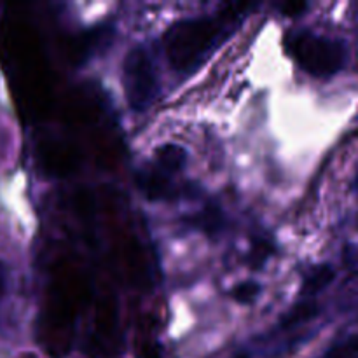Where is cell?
Listing matches in <instances>:
<instances>
[{"label": "cell", "mask_w": 358, "mask_h": 358, "mask_svg": "<svg viewBox=\"0 0 358 358\" xmlns=\"http://www.w3.org/2000/svg\"><path fill=\"white\" fill-rule=\"evenodd\" d=\"M241 16L245 13H240V7L231 6L217 16L187 17L171 24L163 37L170 65L182 73L198 69L240 23Z\"/></svg>", "instance_id": "6da1fadb"}, {"label": "cell", "mask_w": 358, "mask_h": 358, "mask_svg": "<svg viewBox=\"0 0 358 358\" xmlns=\"http://www.w3.org/2000/svg\"><path fill=\"white\" fill-rule=\"evenodd\" d=\"M285 48L297 65L317 79H329L339 73L348 58L341 41L310 30L290 31L285 37Z\"/></svg>", "instance_id": "7a4b0ae2"}, {"label": "cell", "mask_w": 358, "mask_h": 358, "mask_svg": "<svg viewBox=\"0 0 358 358\" xmlns=\"http://www.w3.org/2000/svg\"><path fill=\"white\" fill-rule=\"evenodd\" d=\"M122 87L126 100L135 112H143L154 103L159 93L156 66L142 45L129 49L122 63Z\"/></svg>", "instance_id": "3957f363"}, {"label": "cell", "mask_w": 358, "mask_h": 358, "mask_svg": "<svg viewBox=\"0 0 358 358\" xmlns=\"http://www.w3.org/2000/svg\"><path fill=\"white\" fill-rule=\"evenodd\" d=\"M136 187L150 201H171L180 194V189L173 182V177L163 173L156 166L143 168L136 175Z\"/></svg>", "instance_id": "277c9868"}, {"label": "cell", "mask_w": 358, "mask_h": 358, "mask_svg": "<svg viewBox=\"0 0 358 358\" xmlns=\"http://www.w3.org/2000/svg\"><path fill=\"white\" fill-rule=\"evenodd\" d=\"M185 163H187V150L177 143H164V145L157 147L154 152L152 164L170 177L180 173L185 168Z\"/></svg>", "instance_id": "5b68a950"}, {"label": "cell", "mask_w": 358, "mask_h": 358, "mask_svg": "<svg viewBox=\"0 0 358 358\" xmlns=\"http://www.w3.org/2000/svg\"><path fill=\"white\" fill-rule=\"evenodd\" d=\"M336 278V271L332 266L329 264H318L313 266L310 271L304 275L303 287H301V294L306 297L317 296L324 289H327Z\"/></svg>", "instance_id": "8992f818"}, {"label": "cell", "mask_w": 358, "mask_h": 358, "mask_svg": "<svg viewBox=\"0 0 358 358\" xmlns=\"http://www.w3.org/2000/svg\"><path fill=\"white\" fill-rule=\"evenodd\" d=\"M318 311L320 310H318L317 303H313V301H304V303L296 304V306H294L292 310H290L289 313L282 318V322H280V327L292 329V327H296V325L304 324V322L313 320V318L318 315Z\"/></svg>", "instance_id": "52a82bcc"}, {"label": "cell", "mask_w": 358, "mask_h": 358, "mask_svg": "<svg viewBox=\"0 0 358 358\" xmlns=\"http://www.w3.org/2000/svg\"><path fill=\"white\" fill-rule=\"evenodd\" d=\"M222 224H224V215L220 213L219 208H215V206L205 208V212L192 217V226H196L198 229H201L203 233L206 234H217L220 229H222Z\"/></svg>", "instance_id": "ba28073f"}, {"label": "cell", "mask_w": 358, "mask_h": 358, "mask_svg": "<svg viewBox=\"0 0 358 358\" xmlns=\"http://www.w3.org/2000/svg\"><path fill=\"white\" fill-rule=\"evenodd\" d=\"M259 294H261V285L255 282H241L233 289L234 301H238L240 304L255 303Z\"/></svg>", "instance_id": "9c48e42d"}, {"label": "cell", "mask_w": 358, "mask_h": 358, "mask_svg": "<svg viewBox=\"0 0 358 358\" xmlns=\"http://www.w3.org/2000/svg\"><path fill=\"white\" fill-rule=\"evenodd\" d=\"M325 358H358V334L332 346Z\"/></svg>", "instance_id": "30bf717a"}, {"label": "cell", "mask_w": 358, "mask_h": 358, "mask_svg": "<svg viewBox=\"0 0 358 358\" xmlns=\"http://www.w3.org/2000/svg\"><path fill=\"white\" fill-rule=\"evenodd\" d=\"M271 254H273V247H269V245L264 241V243L254 247V250H252L250 254V262L254 264V268H261V266L268 261V257Z\"/></svg>", "instance_id": "8fae6325"}, {"label": "cell", "mask_w": 358, "mask_h": 358, "mask_svg": "<svg viewBox=\"0 0 358 358\" xmlns=\"http://www.w3.org/2000/svg\"><path fill=\"white\" fill-rule=\"evenodd\" d=\"M7 280H9V275H7V268L2 261H0V303L3 301L7 294Z\"/></svg>", "instance_id": "7c38bea8"}, {"label": "cell", "mask_w": 358, "mask_h": 358, "mask_svg": "<svg viewBox=\"0 0 358 358\" xmlns=\"http://www.w3.org/2000/svg\"><path fill=\"white\" fill-rule=\"evenodd\" d=\"M308 9L306 3H297V6H285L283 7V10H285L287 16H299V13L297 10H304Z\"/></svg>", "instance_id": "4fadbf2b"}, {"label": "cell", "mask_w": 358, "mask_h": 358, "mask_svg": "<svg viewBox=\"0 0 358 358\" xmlns=\"http://www.w3.org/2000/svg\"><path fill=\"white\" fill-rule=\"evenodd\" d=\"M353 187H355V191L358 192V175L355 177V182H353Z\"/></svg>", "instance_id": "5bb4252c"}]
</instances>
